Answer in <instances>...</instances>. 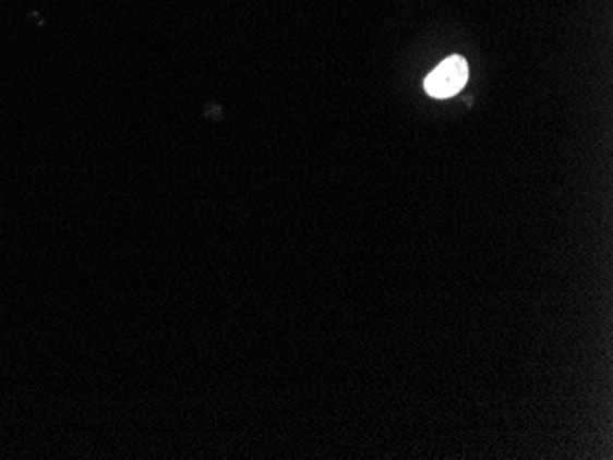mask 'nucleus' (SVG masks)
<instances>
[{"label": "nucleus", "instance_id": "1", "mask_svg": "<svg viewBox=\"0 0 613 460\" xmlns=\"http://www.w3.org/2000/svg\"><path fill=\"white\" fill-rule=\"evenodd\" d=\"M467 81H469V64L461 56H452L426 77L424 88L432 98H452L467 85Z\"/></svg>", "mask_w": 613, "mask_h": 460}]
</instances>
